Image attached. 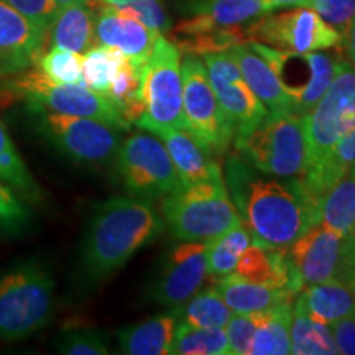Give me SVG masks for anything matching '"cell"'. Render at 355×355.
<instances>
[{
  "instance_id": "cell-25",
  "label": "cell",
  "mask_w": 355,
  "mask_h": 355,
  "mask_svg": "<svg viewBox=\"0 0 355 355\" xmlns=\"http://www.w3.org/2000/svg\"><path fill=\"white\" fill-rule=\"evenodd\" d=\"M178 324L175 311L146 319L119 332V349L127 355H166L171 352Z\"/></svg>"
},
{
  "instance_id": "cell-8",
  "label": "cell",
  "mask_w": 355,
  "mask_h": 355,
  "mask_svg": "<svg viewBox=\"0 0 355 355\" xmlns=\"http://www.w3.org/2000/svg\"><path fill=\"white\" fill-rule=\"evenodd\" d=\"M42 135L71 162L84 166L114 165L122 145V128L79 115L30 109Z\"/></svg>"
},
{
  "instance_id": "cell-16",
  "label": "cell",
  "mask_w": 355,
  "mask_h": 355,
  "mask_svg": "<svg viewBox=\"0 0 355 355\" xmlns=\"http://www.w3.org/2000/svg\"><path fill=\"white\" fill-rule=\"evenodd\" d=\"M186 19L176 26L183 40L237 30L272 12L263 0H184Z\"/></svg>"
},
{
  "instance_id": "cell-20",
  "label": "cell",
  "mask_w": 355,
  "mask_h": 355,
  "mask_svg": "<svg viewBox=\"0 0 355 355\" xmlns=\"http://www.w3.org/2000/svg\"><path fill=\"white\" fill-rule=\"evenodd\" d=\"M158 35L141 21L107 8H101L94 19L96 42L104 46L117 48L141 68L148 60Z\"/></svg>"
},
{
  "instance_id": "cell-41",
  "label": "cell",
  "mask_w": 355,
  "mask_h": 355,
  "mask_svg": "<svg viewBox=\"0 0 355 355\" xmlns=\"http://www.w3.org/2000/svg\"><path fill=\"white\" fill-rule=\"evenodd\" d=\"M230 355H247L255 332L254 314H237L224 327Z\"/></svg>"
},
{
  "instance_id": "cell-43",
  "label": "cell",
  "mask_w": 355,
  "mask_h": 355,
  "mask_svg": "<svg viewBox=\"0 0 355 355\" xmlns=\"http://www.w3.org/2000/svg\"><path fill=\"white\" fill-rule=\"evenodd\" d=\"M339 354L355 355V316H349L331 324Z\"/></svg>"
},
{
  "instance_id": "cell-3",
  "label": "cell",
  "mask_w": 355,
  "mask_h": 355,
  "mask_svg": "<svg viewBox=\"0 0 355 355\" xmlns=\"http://www.w3.org/2000/svg\"><path fill=\"white\" fill-rule=\"evenodd\" d=\"M55 279L40 260H25L0 275V339L15 343L50 322Z\"/></svg>"
},
{
  "instance_id": "cell-46",
  "label": "cell",
  "mask_w": 355,
  "mask_h": 355,
  "mask_svg": "<svg viewBox=\"0 0 355 355\" xmlns=\"http://www.w3.org/2000/svg\"><path fill=\"white\" fill-rule=\"evenodd\" d=\"M344 44H345V50H347V56H349L350 64H352L355 68V15H354L352 24H350L349 33H347V37H345Z\"/></svg>"
},
{
  "instance_id": "cell-31",
  "label": "cell",
  "mask_w": 355,
  "mask_h": 355,
  "mask_svg": "<svg viewBox=\"0 0 355 355\" xmlns=\"http://www.w3.org/2000/svg\"><path fill=\"white\" fill-rule=\"evenodd\" d=\"M250 234L243 227V224L235 225L219 237L206 242L207 275L217 279L234 273L239 259L250 245Z\"/></svg>"
},
{
  "instance_id": "cell-47",
  "label": "cell",
  "mask_w": 355,
  "mask_h": 355,
  "mask_svg": "<svg viewBox=\"0 0 355 355\" xmlns=\"http://www.w3.org/2000/svg\"><path fill=\"white\" fill-rule=\"evenodd\" d=\"M56 6L60 8L63 7H68V6H73V3H79V2H87V0H55Z\"/></svg>"
},
{
  "instance_id": "cell-42",
  "label": "cell",
  "mask_w": 355,
  "mask_h": 355,
  "mask_svg": "<svg viewBox=\"0 0 355 355\" xmlns=\"http://www.w3.org/2000/svg\"><path fill=\"white\" fill-rule=\"evenodd\" d=\"M8 6L20 12L25 19H28L40 30L48 33L53 21L56 19V13L60 7L55 0H3Z\"/></svg>"
},
{
  "instance_id": "cell-34",
  "label": "cell",
  "mask_w": 355,
  "mask_h": 355,
  "mask_svg": "<svg viewBox=\"0 0 355 355\" xmlns=\"http://www.w3.org/2000/svg\"><path fill=\"white\" fill-rule=\"evenodd\" d=\"M176 355H230L224 327H193L178 322L171 352Z\"/></svg>"
},
{
  "instance_id": "cell-6",
  "label": "cell",
  "mask_w": 355,
  "mask_h": 355,
  "mask_svg": "<svg viewBox=\"0 0 355 355\" xmlns=\"http://www.w3.org/2000/svg\"><path fill=\"white\" fill-rule=\"evenodd\" d=\"M140 96L144 101V114L137 122L140 128L153 135L170 128L186 130L181 51L163 35L155 40L153 50L141 68Z\"/></svg>"
},
{
  "instance_id": "cell-22",
  "label": "cell",
  "mask_w": 355,
  "mask_h": 355,
  "mask_svg": "<svg viewBox=\"0 0 355 355\" xmlns=\"http://www.w3.org/2000/svg\"><path fill=\"white\" fill-rule=\"evenodd\" d=\"M234 273L245 282L288 288L295 295L303 291V285L288 259L286 248H266L250 243L239 259Z\"/></svg>"
},
{
  "instance_id": "cell-13",
  "label": "cell",
  "mask_w": 355,
  "mask_h": 355,
  "mask_svg": "<svg viewBox=\"0 0 355 355\" xmlns=\"http://www.w3.org/2000/svg\"><path fill=\"white\" fill-rule=\"evenodd\" d=\"M243 37L298 55L344 44L343 37L309 7H298L278 15L266 13L243 28Z\"/></svg>"
},
{
  "instance_id": "cell-9",
  "label": "cell",
  "mask_w": 355,
  "mask_h": 355,
  "mask_svg": "<svg viewBox=\"0 0 355 355\" xmlns=\"http://www.w3.org/2000/svg\"><path fill=\"white\" fill-rule=\"evenodd\" d=\"M114 165L132 196L157 199L183 188L166 146L153 135L135 133L122 141Z\"/></svg>"
},
{
  "instance_id": "cell-40",
  "label": "cell",
  "mask_w": 355,
  "mask_h": 355,
  "mask_svg": "<svg viewBox=\"0 0 355 355\" xmlns=\"http://www.w3.org/2000/svg\"><path fill=\"white\" fill-rule=\"evenodd\" d=\"M309 8H313L345 42L355 15V0H311Z\"/></svg>"
},
{
  "instance_id": "cell-35",
  "label": "cell",
  "mask_w": 355,
  "mask_h": 355,
  "mask_svg": "<svg viewBox=\"0 0 355 355\" xmlns=\"http://www.w3.org/2000/svg\"><path fill=\"white\" fill-rule=\"evenodd\" d=\"M125 61L127 56L117 48L104 44L89 48L83 56V78L86 87L105 96Z\"/></svg>"
},
{
  "instance_id": "cell-30",
  "label": "cell",
  "mask_w": 355,
  "mask_h": 355,
  "mask_svg": "<svg viewBox=\"0 0 355 355\" xmlns=\"http://www.w3.org/2000/svg\"><path fill=\"white\" fill-rule=\"evenodd\" d=\"M291 354L296 355H336L334 336L329 324H322L309 318L300 301H293V318L290 324Z\"/></svg>"
},
{
  "instance_id": "cell-17",
  "label": "cell",
  "mask_w": 355,
  "mask_h": 355,
  "mask_svg": "<svg viewBox=\"0 0 355 355\" xmlns=\"http://www.w3.org/2000/svg\"><path fill=\"white\" fill-rule=\"evenodd\" d=\"M343 247L344 239L318 222L286 248L288 259L303 290L306 286L337 278Z\"/></svg>"
},
{
  "instance_id": "cell-45",
  "label": "cell",
  "mask_w": 355,
  "mask_h": 355,
  "mask_svg": "<svg viewBox=\"0 0 355 355\" xmlns=\"http://www.w3.org/2000/svg\"><path fill=\"white\" fill-rule=\"evenodd\" d=\"M272 10L275 8H288V7H309L311 0H263Z\"/></svg>"
},
{
  "instance_id": "cell-7",
  "label": "cell",
  "mask_w": 355,
  "mask_h": 355,
  "mask_svg": "<svg viewBox=\"0 0 355 355\" xmlns=\"http://www.w3.org/2000/svg\"><path fill=\"white\" fill-rule=\"evenodd\" d=\"M0 91L26 102L30 109L97 119L121 127L122 130L130 128L121 112L104 94L91 91L89 87L58 84L44 76L40 69H26L3 78L0 83Z\"/></svg>"
},
{
  "instance_id": "cell-32",
  "label": "cell",
  "mask_w": 355,
  "mask_h": 355,
  "mask_svg": "<svg viewBox=\"0 0 355 355\" xmlns=\"http://www.w3.org/2000/svg\"><path fill=\"white\" fill-rule=\"evenodd\" d=\"M175 313L178 322L193 327H225L232 318V309L224 303L216 288L198 291Z\"/></svg>"
},
{
  "instance_id": "cell-38",
  "label": "cell",
  "mask_w": 355,
  "mask_h": 355,
  "mask_svg": "<svg viewBox=\"0 0 355 355\" xmlns=\"http://www.w3.org/2000/svg\"><path fill=\"white\" fill-rule=\"evenodd\" d=\"M33 214L26 202L0 181V230L10 235H20L30 227Z\"/></svg>"
},
{
  "instance_id": "cell-37",
  "label": "cell",
  "mask_w": 355,
  "mask_h": 355,
  "mask_svg": "<svg viewBox=\"0 0 355 355\" xmlns=\"http://www.w3.org/2000/svg\"><path fill=\"white\" fill-rule=\"evenodd\" d=\"M37 64L40 71L51 81L86 87L83 78V56L79 53L53 46L50 51L42 53Z\"/></svg>"
},
{
  "instance_id": "cell-10",
  "label": "cell",
  "mask_w": 355,
  "mask_h": 355,
  "mask_svg": "<svg viewBox=\"0 0 355 355\" xmlns=\"http://www.w3.org/2000/svg\"><path fill=\"white\" fill-rule=\"evenodd\" d=\"M181 76L186 130L212 155H224L235 130L217 102L202 58L188 53L181 61Z\"/></svg>"
},
{
  "instance_id": "cell-23",
  "label": "cell",
  "mask_w": 355,
  "mask_h": 355,
  "mask_svg": "<svg viewBox=\"0 0 355 355\" xmlns=\"http://www.w3.org/2000/svg\"><path fill=\"white\" fill-rule=\"evenodd\" d=\"M216 290L234 313L254 314L283 303L295 301L296 295L288 288H277L245 282L235 273L216 279Z\"/></svg>"
},
{
  "instance_id": "cell-27",
  "label": "cell",
  "mask_w": 355,
  "mask_h": 355,
  "mask_svg": "<svg viewBox=\"0 0 355 355\" xmlns=\"http://www.w3.org/2000/svg\"><path fill=\"white\" fill-rule=\"evenodd\" d=\"M255 332L248 354L250 355H285L291 354L290 324L293 301L260 313H254Z\"/></svg>"
},
{
  "instance_id": "cell-2",
  "label": "cell",
  "mask_w": 355,
  "mask_h": 355,
  "mask_svg": "<svg viewBox=\"0 0 355 355\" xmlns=\"http://www.w3.org/2000/svg\"><path fill=\"white\" fill-rule=\"evenodd\" d=\"M157 207L146 198L114 196L97 204L89 219L79 255V278L86 286L104 283L137 252L162 234Z\"/></svg>"
},
{
  "instance_id": "cell-21",
  "label": "cell",
  "mask_w": 355,
  "mask_h": 355,
  "mask_svg": "<svg viewBox=\"0 0 355 355\" xmlns=\"http://www.w3.org/2000/svg\"><path fill=\"white\" fill-rule=\"evenodd\" d=\"M158 137H162L183 186L225 181L220 166L212 159V153L188 130L170 128Z\"/></svg>"
},
{
  "instance_id": "cell-33",
  "label": "cell",
  "mask_w": 355,
  "mask_h": 355,
  "mask_svg": "<svg viewBox=\"0 0 355 355\" xmlns=\"http://www.w3.org/2000/svg\"><path fill=\"white\" fill-rule=\"evenodd\" d=\"M140 76L141 66L135 64L127 58L114 83L110 84L107 94H105L128 125L139 122L141 114H144V101L140 96Z\"/></svg>"
},
{
  "instance_id": "cell-29",
  "label": "cell",
  "mask_w": 355,
  "mask_h": 355,
  "mask_svg": "<svg viewBox=\"0 0 355 355\" xmlns=\"http://www.w3.org/2000/svg\"><path fill=\"white\" fill-rule=\"evenodd\" d=\"M0 181L24 202L38 206L43 201V189L30 173L2 121H0Z\"/></svg>"
},
{
  "instance_id": "cell-26",
  "label": "cell",
  "mask_w": 355,
  "mask_h": 355,
  "mask_svg": "<svg viewBox=\"0 0 355 355\" xmlns=\"http://www.w3.org/2000/svg\"><path fill=\"white\" fill-rule=\"evenodd\" d=\"M94 8L89 2H79L60 8L48 30L53 46L74 53H86L96 42Z\"/></svg>"
},
{
  "instance_id": "cell-24",
  "label": "cell",
  "mask_w": 355,
  "mask_h": 355,
  "mask_svg": "<svg viewBox=\"0 0 355 355\" xmlns=\"http://www.w3.org/2000/svg\"><path fill=\"white\" fill-rule=\"evenodd\" d=\"M309 318L322 324H334L355 316V295L343 279L331 278L318 285L306 286L296 295Z\"/></svg>"
},
{
  "instance_id": "cell-19",
  "label": "cell",
  "mask_w": 355,
  "mask_h": 355,
  "mask_svg": "<svg viewBox=\"0 0 355 355\" xmlns=\"http://www.w3.org/2000/svg\"><path fill=\"white\" fill-rule=\"evenodd\" d=\"M237 61L243 79L254 94L263 102L268 114H293V101L255 42H239L229 48Z\"/></svg>"
},
{
  "instance_id": "cell-39",
  "label": "cell",
  "mask_w": 355,
  "mask_h": 355,
  "mask_svg": "<svg viewBox=\"0 0 355 355\" xmlns=\"http://www.w3.org/2000/svg\"><path fill=\"white\" fill-rule=\"evenodd\" d=\"M55 347L66 355H105L109 352L107 337L96 329L66 331L58 337Z\"/></svg>"
},
{
  "instance_id": "cell-28",
  "label": "cell",
  "mask_w": 355,
  "mask_h": 355,
  "mask_svg": "<svg viewBox=\"0 0 355 355\" xmlns=\"http://www.w3.org/2000/svg\"><path fill=\"white\" fill-rule=\"evenodd\" d=\"M319 222L343 239L355 234V165L326 193L319 207Z\"/></svg>"
},
{
  "instance_id": "cell-11",
  "label": "cell",
  "mask_w": 355,
  "mask_h": 355,
  "mask_svg": "<svg viewBox=\"0 0 355 355\" xmlns=\"http://www.w3.org/2000/svg\"><path fill=\"white\" fill-rule=\"evenodd\" d=\"M355 122V68L340 56L336 76L303 117L309 165L321 162Z\"/></svg>"
},
{
  "instance_id": "cell-44",
  "label": "cell",
  "mask_w": 355,
  "mask_h": 355,
  "mask_svg": "<svg viewBox=\"0 0 355 355\" xmlns=\"http://www.w3.org/2000/svg\"><path fill=\"white\" fill-rule=\"evenodd\" d=\"M337 278L343 279L355 295V234L349 235L347 239H344L343 259H340Z\"/></svg>"
},
{
  "instance_id": "cell-5",
  "label": "cell",
  "mask_w": 355,
  "mask_h": 355,
  "mask_svg": "<svg viewBox=\"0 0 355 355\" xmlns=\"http://www.w3.org/2000/svg\"><path fill=\"white\" fill-rule=\"evenodd\" d=\"M235 146L248 165L270 176L300 178L309 165L303 117L296 114H266Z\"/></svg>"
},
{
  "instance_id": "cell-18",
  "label": "cell",
  "mask_w": 355,
  "mask_h": 355,
  "mask_svg": "<svg viewBox=\"0 0 355 355\" xmlns=\"http://www.w3.org/2000/svg\"><path fill=\"white\" fill-rule=\"evenodd\" d=\"M48 33L0 0V79L37 64Z\"/></svg>"
},
{
  "instance_id": "cell-4",
  "label": "cell",
  "mask_w": 355,
  "mask_h": 355,
  "mask_svg": "<svg viewBox=\"0 0 355 355\" xmlns=\"http://www.w3.org/2000/svg\"><path fill=\"white\" fill-rule=\"evenodd\" d=\"M163 217L180 242H209L242 224L225 181L183 186L163 199Z\"/></svg>"
},
{
  "instance_id": "cell-15",
  "label": "cell",
  "mask_w": 355,
  "mask_h": 355,
  "mask_svg": "<svg viewBox=\"0 0 355 355\" xmlns=\"http://www.w3.org/2000/svg\"><path fill=\"white\" fill-rule=\"evenodd\" d=\"M206 277V242H181L163 260L152 286V298L176 311L201 290Z\"/></svg>"
},
{
  "instance_id": "cell-12",
  "label": "cell",
  "mask_w": 355,
  "mask_h": 355,
  "mask_svg": "<svg viewBox=\"0 0 355 355\" xmlns=\"http://www.w3.org/2000/svg\"><path fill=\"white\" fill-rule=\"evenodd\" d=\"M293 101V114L304 117L327 91L336 76L340 55L311 51L304 55L268 46L255 42Z\"/></svg>"
},
{
  "instance_id": "cell-1",
  "label": "cell",
  "mask_w": 355,
  "mask_h": 355,
  "mask_svg": "<svg viewBox=\"0 0 355 355\" xmlns=\"http://www.w3.org/2000/svg\"><path fill=\"white\" fill-rule=\"evenodd\" d=\"M224 180L243 227L257 245L288 248L319 222L296 178L279 181L261 176L243 158L230 157Z\"/></svg>"
},
{
  "instance_id": "cell-14",
  "label": "cell",
  "mask_w": 355,
  "mask_h": 355,
  "mask_svg": "<svg viewBox=\"0 0 355 355\" xmlns=\"http://www.w3.org/2000/svg\"><path fill=\"white\" fill-rule=\"evenodd\" d=\"M201 58L222 112L232 123L234 139L245 135L257 123L263 121L268 110L248 87L237 61L229 50L204 53Z\"/></svg>"
},
{
  "instance_id": "cell-36",
  "label": "cell",
  "mask_w": 355,
  "mask_h": 355,
  "mask_svg": "<svg viewBox=\"0 0 355 355\" xmlns=\"http://www.w3.org/2000/svg\"><path fill=\"white\" fill-rule=\"evenodd\" d=\"M89 3L92 8H107L132 17L159 35L171 30V20L159 0H89Z\"/></svg>"
}]
</instances>
